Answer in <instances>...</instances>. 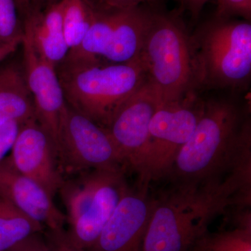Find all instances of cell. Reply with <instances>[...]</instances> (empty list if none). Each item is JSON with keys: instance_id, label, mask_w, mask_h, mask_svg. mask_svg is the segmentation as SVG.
Here are the masks:
<instances>
[{"instance_id": "5bb4252c", "label": "cell", "mask_w": 251, "mask_h": 251, "mask_svg": "<svg viewBox=\"0 0 251 251\" xmlns=\"http://www.w3.org/2000/svg\"><path fill=\"white\" fill-rule=\"evenodd\" d=\"M152 14L140 6L117 9L102 59L119 64L139 59Z\"/></svg>"}, {"instance_id": "52a82bcc", "label": "cell", "mask_w": 251, "mask_h": 251, "mask_svg": "<svg viewBox=\"0 0 251 251\" xmlns=\"http://www.w3.org/2000/svg\"><path fill=\"white\" fill-rule=\"evenodd\" d=\"M204 103L195 94L180 101L162 104L157 110L137 171L140 181L149 184L168 177L179 150L196 129Z\"/></svg>"}, {"instance_id": "8992f818", "label": "cell", "mask_w": 251, "mask_h": 251, "mask_svg": "<svg viewBox=\"0 0 251 251\" xmlns=\"http://www.w3.org/2000/svg\"><path fill=\"white\" fill-rule=\"evenodd\" d=\"M126 170L95 169L64 178L58 193L66 210V230L76 247L93 245L119 203L130 189Z\"/></svg>"}, {"instance_id": "4fadbf2b", "label": "cell", "mask_w": 251, "mask_h": 251, "mask_svg": "<svg viewBox=\"0 0 251 251\" xmlns=\"http://www.w3.org/2000/svg\"><path fill=\"white\" fill-rule=\"evenodd\" d=\"M0 196L46 229L64 228L66 216L45 188L15 169L9 158L0 163Z\"/></svg>"}, {"instance_id": "ba28073f", "label": "cell", "mask_w": 251, "mask_h": 251, "mask_svg": "<svg viewBox=\"0 0 251 251\" xmlns=\"http://www.w3.org/2000/svg\"><path fill=\"white\" fill-rule=\"evenodd\" d=\"M57 159L67 176L91 170H127L108 129L67 103L59 118Z\"/></svg>"}, {"instance_id": "5b68a950", "label": "cell", "mask_w": 251, "mask_h": 251, "mask_svg": "<svg viewBox=\"0 0 251 251\" xmlns=\"http://www.w3.org/2000/svg\"><path fill=\"white\" fill-rule=\"evenodd\" d=\"M139 59L162 103L180 101L196 94L191 36L175 16L153 12Z\"/></svg>"}, {"instance_id": "9a60e30c", "label": "cell", "mask_w": 251, "mask_h": 251, "mask_svg": "<svg viewBox=\"0 0 251 251\" xmlns=\"http://www.w3.org/2000/svg\"><path fill=\"white\" fill-rule=\"evenodd\" d=\"M36 119L34 100L24 69L16 62L0 67V126L9 122L23 125Z\"/></svg>"}, {"instance_id": "3957f363", "label": "cell", "mask_w": 251, "mask_h": 251, "mask_svg": "<svg viewBox=\"0 0 251 251\" xmlns=\"http://www.w3.org/2000/svg\"><path fill=\"white\" fill-rule=\"evenodd\" d=\"M57 75L66 103L104 128L148 80L140 59L126 63L61 64Z\"/></svg>"}, {"instance_id": "9c48e42d", "label": "cell", "mask_w": 251, "mask_h": 251, "mask_svg": "<svg viewBox=\"0 0 251 251\" xmlns=\"http://www.w3.org/2000/svg\"><path fill=\"white\" fill-rule=\"evenodd\" d=\"M158 91L148 80L115 112L107 129L127 169L138 171L148 138L149 126L162 105Z\"/></svg>"}, {"instance_id": "cb8c5ba5", "label": "cell", "mask_w": 251, "mask_h": 251, "mask_svg": "<svg viewBox=\"0 0 251 251\" xmlns=\"http://www.w3.org/2000/svg\"><path fill=\"white\" fill-rule=\"evenodd\" d=\"M6 251H50L44 233H35L23 239Z\"/></svg>"}, {"instance_id": "603a6c76", "label": "cell", "mask_w": 251, "mask_h": 251, "mask_svg": "<svg viewBox=\"0 0 251 251\" xmlns=\"http://www.w3.org/2000/svg\"><path fill=\"white\" fill-rule=\"evenodd\" d=\"M21 125L18 122L13 121L0 126V163L14 146Z\"/></svg>"}, {"instance_id": "4316f807", "label": "cell", "mask_w": 251, "mask_h": 251, "mask_svg": "<svg viewBox=\"0 0 251 251\" xmlns=\"http://www.w3.org/2000/svg\"><path fill=\"white\" fill-rule=\"evenodd\" d=\"M22 39L21 38L11 42L0 44V63L16 52L19 46L21 45Z\"/></svg>"}, {"instance_id": "2e32d148", "label": "cell", "mask_w": 251, "mask_h": 251, "mask_svg": "<svg viewBox=\"0 0 251 251\" xmlns=\"http://www.w3.org/2000/svg\"><path fill=\"white\" fill-rule=\"evenodd\" d=\"M64 0L54 2L44 14H31L25 25L41 55L57 68L69 53L63 27Z\"/></svg>"}, {"instance_id": "f1b7e54d", "label": "cell", "mask_w": 251, "mask_h": 251, "mask_svg": "<svg viewBox=\"0 0 251 251\" xmlns=\"http://www.w3.org/2000/svg\"><path fill=\"white\" fill-rule=\"evenodd\" d=\"M48 1H54V0H48Z\"/></svg>"}, {"instance_id": "7c38bea8", "label": "cell", "mask_w": 251, "mask_h": 251, "mask_svg": "<svg viewBox=\"0 0 251 251\" xmlns=\"http://www.w3.org/2000/svg\"><path fill=\"white\" fill-rule=\"evenodd\" d=\"M11 151L8 158L15 169L39 183L54 198L64 176L53 143L36 119L21 125Z\"/></svg>"}, {"instance_id": "d6986e66", "label": "cell", "mask_w": 251, "mask_h": 251, "mask_svg": "<svg viewBox=\"0 0 251 251\" xmlns=\"http://www.w3.org/2000/svg\"><path fill=\"white\" fill-rule=\"evenodd\" d=\"M192 251H251V224H237L232 230L207 232Z\"/></svg>"}, {"instance_id": "d4e9b609", "label": "cell", "mask_w": 251, "mask_h": 251, "mask_svg": "<svg viewBox=\"0 0 251 251\" xmlns=\"http://www.w3.org/2000/svg\"><path fill=\"white\" fill-rule=\"evenodd\" d=\"M150 0H100L102 8L106 9H125L140 6Z\"/></svg>"}, {"instance_id": "ffe728a7", "label": "cell", "mask_w": 251, "mask_h": 251, "mask_svg": "<svg viewBox=\"0 0 251 251\" xmlns=\"http://www.w3.org/2000/svg\"><path fill=\"white\" fill-rule=\"evenodd\" d=\"M23 36L16 0H0V44L21 39Z\"/></svg>"}, {"instance_id": "6da1fadb", "label": "cell", "mask_w": 251, "mask_h": 251, "mask_svg": "<svg viewBox=\"0 0 251 251\" xmlns=\"http://www.w3.org/2000/svg\"><path fill=\"white\" fill-rule=\"evenodd\" d=\"M247 205L242 187L232 176L175 184L155 198L140 251H192L216 216L228 206Z\"/></svg>"}, {"instance_id": "30bf717a", "label": "cell", "mask_w": 251, "mask_h": 251, "mask_svg": "<svg viewBox=\"0 0 251 251\" xmlns=\"http://www.w3.org/2000/svg\"><path fill=\"white\" fill-rule=\"evenodd\" d=\"M21 45L23 69L34 100L36 121L50 138L58 156L59 118L66 100L57 68L38 52L31 39L30 31L25 25L23 28Z\"/></svg>"}, {"instance_id": "7402d4cb", "label": "cell", "mask_w": 251, "mask_h": 251, "mask_svg": "<svg viewBox=\"0 0 251 251\" xmlns=\"http://www.w3.org/2000/svg\"><path fill=\"white\" fill-rule=\"evenodd\" d=\"M44 236L50 251H85L73 244L64 228H46Z\"/></svg>"}, {"instance_id": "44dd1931", "label": "cell", "mask_w": 251, "mask_h": 251, "mask_svg": "<svg viewBox=\"0 0 251 251\" xmlns=\"http://www.w3.org/2000/svg\"><path fill=\"white\" fill-rule=\"evenodd\" d=\"M216 18L230 19L239 16L245 21L251 18V0H216Z\"/></svg>"}, {"instance_id": "8fae6325", "label": "cell", "mask_w": 251, "mask_h": 251, "mask_svg": "<svg viewBox=\"0 0 251 251\" xmlns=\"http://www.w3.org/2000/svg\"><path fill=\"white\" fill-rule=\"evenodd\" d=\"M148 184L140 181L130 188L93 245L85 251H140L151 217L155 198Z\"/></svg>"}, {"instance_id": "83f0119b", "label": "cell", "mask_w": 251, "mask_h": 251, "mask_svg": "<svg viewBox=\"0 0 251 251\" xmlns=\"http://www.w3.org/2000/svg\"><path fill=\"white\" fill-rule=\"evenodd\" d=\"M18 12L26 16L31 14V4L32 0H16Z\"/></svg>"}, {"instance_id": "e0dca14e", "label": "cell", "mask_w": 251, "mask_h": 251, "mask_svg": "<svg viewBox=\"0 0 251 251\" xmlns=\"http://www.w3.org/2000/svg\"><path fill=\"white\" fill-rule=\"evenodd\" d=\"M45 229L0 196V251L9 250L31 234L44 233Z\"/></svg>"}, {"instance_id": "277c9868", "label": "cell", "mask_w": 251, "mask_h": 251, "mask_svg": "<svg viewBox=\"0 0 251 251\" xmlns=\"http://www.w3.org/2000/svg\"><path fill=\"white\" fill-rule=\"evenodd\" d=\"M197 89L247 86L251 75L250 21L214 18L191 36Z\"/></svg>"}, {"instance_id": "484cf974", "label": "cell", "mask_w": 251, "mask_h": 251, "mask_svg": "<svg viewBox=\"0 0 251 251\" xmlns=\"http://www.w3.org/2000/svg\"><path fill=\"white\" fill-rule=\"evenodd\" d=\"M181 6L187 10L193 19H197L202 8L209 0H179Z\"/></svg>"}, {"instance_id": "ac0fdd59", "label": "cell", "mask_w": 251, "mask_h": 251, "mask_svg": "<svg viewBox=\"0 0 251 251\" xmlns=\"http://www.w3.org/2000/svg\"><path fill=\"white\" fill-rule=\"evenodd\" d=\"M95 10L89 0H64L63 27L69 51L83 39L93 21Z\"/></svg>"}, {"instance_id": "7a4b0ae2", "label": "cell", "mask_w": 251, "mask_h": 251, "mask_svg": "<svg viewBox=\"0 0 251 251\" xmlns=\"http://www.w3.org/2000/svg\"><path fill=\"white\" fill-rule=\"evenodd\" d=\"M251 122L227 100L204 103L202 116L179 150L168 177L175 184L201 182L232 173L251 138Z\"/></svg>"}]
</instances>
